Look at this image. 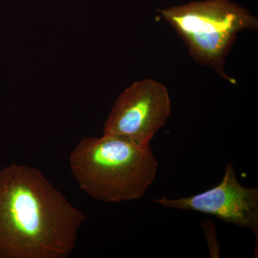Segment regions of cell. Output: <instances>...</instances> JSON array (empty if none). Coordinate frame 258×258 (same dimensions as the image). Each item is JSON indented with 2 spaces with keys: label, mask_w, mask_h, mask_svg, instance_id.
<instances>
[{
  "label": "cell",
  "mask_w": 258,
  "mask_h": 258,
  "mask_svg": "<svg viewBox=\"0 0 258 258\" xmlns=\"http://www.w3.org/2000/svg\"><path fill=\"white\" fill-rule=\"evenodd\" d=\"M86 217L36 168L0 169V258H66Z\"/></svg>",
  "instance_id": "cell-1"
},
{
  "label": "cell",
  "mask_w": 258,
  "mask_h": 258,
  "mask_svg": "<svg viewBox=\"0 0 258 258\" xmlns=\"http://www.w3.org/2000/svg\"><path fill=\"white\" fill-rule=\"evenodd\" d=\"M184 40L195 60L224 73L226 56L239 32L258 28L257 19L248 10L229 0L193 2L159 10Z\"/></svg>",
  "instance_id": "cell-3"
},
{
  "label": "cell",
  "mask_w": 258,
  "mask_h": 258,
  "mask_svg": "<svg viewBox=\"0 0 258 258\" xmlns=\"http://www.w3.org/2000/svg\"><path fill=\"white\" fill-rule=\"evenodd\" d=\"M166 208L208 214L227 223L252 231L258 240V188L247 187L237 179L232 164L226 166L220 184L203 192L176 199L153 200Z\"/></svg>",
  "instance_id": "cell-5"
},
{
  "label": "cell",
  "mask_w": 258,
  "mask_h": 258,
  "mask_svg": "<svg viewBox=\"0 0 258 258\" xmlns=\"http://www.w3.org/2000/svg\"><path fill=\"white\" fill-rule=\"evenodd\" d=\"M171 111L170 96L164 84L153 79L137 81L117 98L103 134L124 137L140 145L150 144Z\"/></svg>",
  "instance_id": "cell-4"
},
{
  "label": "cell",
  "mask_w": 258,
  "mask_h": 258,
  "mask_svg": "<svg viewBox=\"0 0 258 258\" xmlns=\"http://www.w3.org/2000/svg\"><path fill=\"white\" fill-rule=\"evenodd\" d=\"M69 165L80 188L91 198L120 203L143 198L159 163L150 144L103 134L83 139L71 153Z\"/></svg>",
  "instance_id": "cell-2"
}]
</instances>
